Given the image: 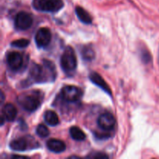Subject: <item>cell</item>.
<instances>
[{"label": "cell", "instance_id": "obj_1", "mask_svg": "<svg viewBox=\"0 0 159 159\" xmlns=\"http://www.w3.org/2000/svg\"><path fill=\"white\" fill-rule=\"evenodd\" d=\"M30 75L32 80L38 83L54 82L55 80V66L51 61L43 60L42 65H35L32 66L30 71Z\"/></svg>", "mask_w": 159, "mask_h": 159}, {"label": "cell", "instance_id": "obj_2", "mask_svg": "<svg viewBox=\"0 0 159 159\" xmlns=\"http://www.w3.org/2000/svg\"><path fill=\"white\" fill-rule=\"evenodd\" d=\"M43 100V94L39 91L23 93L18 96L17 102L19 105L27 112H34L40 107Z\"/></svg>", "mask_w": 159, "mask_h": 159}, {"label": "cell", "instance_id": "obj_3", "mask_svg": "<svg viewBox=\"0 0 159 159\" xmlns=\"http://www.w3.org/2000/svg\"><path fill=\"white\" fill-rule=\"evenodd\" d=\"M61 67L65 73H71L76 69L77 58L71 47H67L61 57Z\"/></svg>", "mask_w": 159, "mask_h": 159}, {"label": "cell", "instance_id": "obj_4", "mask_svg": "<svg viewBox=\"0 0 159 159\" xmlns=\"http://www.w3.org/2000/svg\"><path fill=\"white\" fill-rule=\"evenodd\" d=\"M64 6L62 0H34L33 7L40 12H56Z\"/></svg>", "mask_w": 159, "mask_h": 159}, {"label": "cell", "instance_id": "obj_5", "mask_svg": "<svg viewBox=\"0 0 159 159\" xmlns=\"http://www.w3.org/2000/svg\"><path fill=\"white\" fill-rule=\"evenodd\" d=\"M62 99L68 102H75L80 100L82 96V91L74 85H66L61 92Z\"/></svg>", "mask_w": 159, "mask_h": 159}, {"label": "cell", "instance_id": "obj_6", "mask_svg": "<svg viewBox=\"0 0 159 159\" xmlns=\"http://www.w3.org/2000/svg\"><path fill=\"white\" fill-rule=\"evenodd\" d=\"M33 16L26 12H20L14 20L15 28L18 30H26L33 24Z\"/></svg>", "mask_w": 159, "mask_h": 159}, {"label": "cell", "instance_id": "obj_7", "mask_svg": "<svg viewBox=\"0 0 159 159\" xmlns=\"http://www.w3.org/2000/svg\"><path fill=\"white\" fill-rule=\"evenodd\" d=\"M7 65L12 71H18L22 68L23 64V57L20 52H9L6 57Z\"/></svg>", "mask_w": 159, "mask_h": 159}, {"label": "cell", "instance_id": "obj_8", "mask_svg": "<svg viewBox=\"0 0 159 159\" xmlns=\"http://www.w3.org/2000/svg\"><path fill=\"white\" fill-rule=\"evenodd\" d=\"M98 125L101 129L105 130H112L116 124V120L112 113H104L98 118Z\"/></svg>", "mask_w": 159, "mask_h": 159}, {"label": "cell", "instance_id": "obj_9", "mask_svg": "<svg viewBox=\"0 0 159 159\" xmlns=\"http://www.w3.org/2000/svg\"><path fill=\"white\" fill-rule=\"evenodd\" d=\"M51 40V33L46 27L40 28L35 35L36 44L39 48H45L50 43Z\"/></svg>", "mask_w": 159, "mask_h": 159}, {"label": "cell", "instance_id": "obj_10", "mask_svg": "<svg viewBox=\"0 0 159 159\" xmlns=\"http://www.w3.org/2000/svg\"><path fill=\"white\" fill-rule=\"evenodd\" d=\"M89 79L91 80V82L93 83H94L95 85H97L98 87H99L100 89H102L104 92L107 93L110 96H112V92L110 89V86L108 85V84L106 82V81L102 79V76L100 75H99L96 72H92L89 75Z\"/></svg>", "mask_w": 159, "mask_h": 159}, {"label": "cell", "instance_id": "obj_11", "mask_svg": "<svg viewBox=\"0 0 159 159\" xmlns=\"http://www.w3.org/2000/svg\"><path fill=\"white\" fill-rule=\"evenodd\" d=\"M2 116L8 122H12L17 116V110L12 103H6L2 110Z\"/></svg>", "mask_w": 159, "mask_h": 159}, {"label": "cell", "instance_id": "obj_12", "mask_svg": "<svg viewBox=\"0 0 159 159\" xmlns=\"http://www.w3.org/2000/svg\"><path fill=\"white\" fill-rule=\"evenodd\" d=\"M47 147L51 152L54 153H61L66 149V145L64 141L54 138L48 140L47 142Z\"/></svg>", "mask_w": 159, "mask_h": 159}, {"label": "cell", "instance_id": "obj_13", "mask_svg": "<svg viewBox=\"0 0 159 159\" xmlns=\"http://www.w3.org/2000/svg\"><path fill=\"white\" fill-rule=\"evenodd\" d=\"M9 147L12 150L16 151V152H23L28 148L29 142L26 138L23 137V138H17L11 141Z\"/></svg>", "mask_w": 159, "mask_h": 159}, {"label": "cell", "instance_id": "obj_14", "mask_svg": "<svg viewBox=\"0 0 159 159\" xmlns=\"http://www.w3.org/2000/svg\"><path fill=\"white\" fill-rule=\"evenodd\" d=\"M75 13L79 20H81L85 24H91L92 22H93L89 13L81 6H77L75 8Z\"/></svg>", "mask_w": 159, "mask_h": 159}, {"label": "cell", "instance_id": "obj_15", "mask_svg": "<svg viewBox=\"0 0 159 159\" xmlns=\"http://www.w3.org/2000/svg\"><path fill=\"white\" fill-rule=\"evenodd\" d=\"M43 117H44L45 122L48 125L54 127L59 124V118L57 113L52 110H47L44 113Z\"/></svg>", "mask_w": 159, "mask_h": 159}, {"label": "cell", "instance_id": "obj_16", "mask_svg": "<svg viewBox=\"0 0 159 159\" xmlns=\"http://www.w3.org/2000/svg\"><path fill=\"white\" fill-rule=\"evenodd\" d=\"M69 133L71 138L78 141H83L86 138L85 133L78 127H71L69 130Z\"/></svg>", "mask_w": 159, "mask_h": 159}, {"label": "cell", "instance_id": "obj_17", "mask_svg": "<svg viewBox=\"0 0 159 159\" xmlns=\"http://www.w3.org/2000/svg\"><path fill=\"white\" fill-rule=\"evenodd\" d=\"M81 54L82 58L85 61H93L95 58V51L90 47L85 46L82 48Z\"/></svg>", "mask_w": 159, "mask_h": 159}, {"label": "cell", "instance_id": "obj_18", "mask_svg": "<svg viewBox=\"0 0 159 159\" xmlns=\"http://www.w3.org/2000/svg\"><path fill=\"white\" fill-rule=\"evenodd\" d=\"M29 44H30V40H27V39H24V38L16 40L11 43V46L14 47V48H26Z\"/></svg>", "mask_w": 159, "mask_h": 159}, {"label": "cell", "instance_id": "obj_19", "mask_svg": "<svg viewBox=\"0 0 159 159\" xmlns=\"http://www.w3.org/2000/svg\"><path fill=\"white\" fill-rule=\"evenodd\" d=\"M36 133L40 138H46L49 135V130L43 124H39L36 129Z\"/></svg>", "mask_w": 159, "mask_h": 159}, {"label": "cell", "instance_id": "obj_20", "mask_svg": "<svg viewBox=\"0 0 159 159\" xmlns=\"http://www.w3.org/2000/svg\"><path fill=\"white\" fill-rule=\"evenodd\" d=\"M141 59H142V61L144 63H148V62H150L151 60H152V57H151L150 53H149L147 50L143 49L141 52Z\"/></svg>", "mask_w": 159, "mask_h": 159}, {"label": "cell", "instance_id": "obj_21", "mask_svg": "<svg viewBox=\"0 0 159 159\" xmlns=\"http://www.w3.org/2000/svg\"><path fill=\"white\" fill-rule=\"evenodd\" d=\"M88 158H108V155H106L104 153H95V154H91L88 156Z\"/></svg>", "mask_w": 159, "mask_h": 159}, {"label": "cell", "instance_id": "obj_22", "mask_svg": "<svg viewBox=\"0 0 159 159\" xmlns=\"http://www.w3.org/2000/svg\"><path fill=\"white\" fill-rule=\"evenodd\" d=\"M3 99H4V95H3V93H2V102Z\"/></svg>", "mask_w": 159, "mask_h": 159}]
</instances>
